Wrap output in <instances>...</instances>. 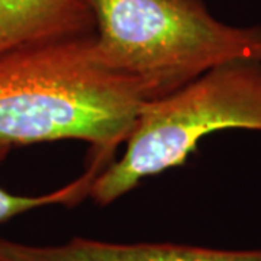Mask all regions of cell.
<instances>
[{"mask_svg":"<svg viewBox=\"0 0 261 261\" xmlns=\"http://www.w3.org/2000/svg\"><path fill=\"white\" fill-rule=\"evenodd\" d=\"M108 67L138 82L147 100L173 93L216 65L261 63V27L216 19L203 0H89Z\"/></svg>","mask_w":261,"mask_h":261,"instance_id":"cell-2","label":"cell"},{"mask_svg":"<svg viewBox=\"0 0 261 261\" xmlns=\"http://www.w3.org/2000/svg\"><path fill=\"white\" fill-rule=\"evenodd\" d=\"M94 34L89 0H0V57Z\"/></svg>","mask_w":261,"mask_h":261,"instance_id":"cell-5","label":"cell"},{"mask_svg":"<svg viewBox=\"0 0 261 261\" xmlns=\"http://www.w3.org/2000/svg\"><path fill=\"white\" fill-rule=\"evenodd\" d=\"M10 148L12 147L6 144H0V163L6 159ZM99 174H100L99 168L89 166L83 174L73 180L71 183L65 185L58 190L41 196L13 195L8 190H5L3 187H0V224L25 212L45 207V206L79 205L84 197L89 196L90 187Z\"/></svg>","mask_w":261,"mask_h":261,"instance_id":"cell-6","label":"cell"},{"mask_svg":"<svg viewBox=\"0 0 261 261\" xmlns=\"http://www.w3.org/2000/svg\"><path fill=\"white\" fill-rule=\"evenodd\" d=\"M0 261H261L257 250H222L171 243H106L75 237L58 245H32L0 235Z\"/></svg>","mask_w":261,"mask_h":261,"instance_id":"cell-4","label":"cell"},{"mask_svg":"<svg viewBox=\"0 0 261 261\" xmlns=\"http://www.w3.org/2000/svg\"><path fill=\"white\" fill-rule=\"evenodd\" d=\"M94 35L0 57V144L83 141L90 163H112L148 100L138 82L106 65Z\"/></svg>","mask_w":261,"mask_h":261,"instance_id":"cell-1","label":"cell"},{"mask_svg":"<svg viewBox=\"0 0 261 261\" xmlns=\"http://www.w3.org/2000/svg\"><path fill=\"white\" fill-rule=\"evenodd\" d=\"M225 129L261 132V63L229 61L173 93L144 103L119 160L96 177L89 197L113 203L147 177L183 166L205 137Z\"/></svg>","mask_w":261,"mask_h":261,"instance_id":"cell-3","label":"cell"}]
</instances>
